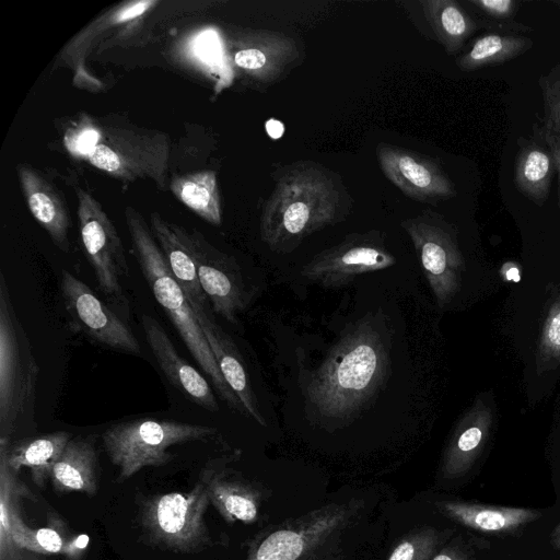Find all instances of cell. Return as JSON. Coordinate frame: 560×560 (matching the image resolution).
I'll use <instances>...</instances> for the list:
<instances>
[{
    "instance_id": "obj_1",
    "label": "cell",
    "mask_w": 560,
    "mask_h": 560,
    "mask_svg": "<svg viewBox=\"0 0 560 560\" xmlns=\"http://www.w3.org/2000/svg\"><path fill=\"white\" fill-rule=\"evenodd\" d=\"M395 502L381 486H345L308 512L254 533L234 560H374Z\"/></svg>"
},
{
    "instance_id": "obj_2",
    "label": "cell",
    "mask_w": 560,
    "mask_h": 560,
    "mask_svg": "<svg viewBox=\"0 0 560 560\" xmlns=\"http://www.w3.org/2000/svg\"><path fill=\"white\" fill-rule=\"evenodd\" d=\"M387 366L381 334L369 323H361L340 339L313 373L306 398L320 416L346 419L378 389Z\"/></svg>"
},
{
    "instance_id": "obj_3",
    "label": "cell",
    "mask_w": 560,
    "mask_h": 560,
    "mask_svg": "<svg viewBox=\"0 0 560 560\" xmlns=\"http://www.w3.org/2000/svg\"><path fill=\"white\" fill-rule=\"evenodd\" d=\"M340 190L331 174L315 162L285 168L267 199L260 219L265 243L273 250H290L310 234L337 219Z\"/></svg>"
},
{
    "instance_id": "obj_4",
    "label": "cell",
    "mask_w": 560,
    "mask_h": 560,
    "mask_svg": "<svg viewBox=\"0 0 560 560\" xmlns=\"http://www.w3.org/2000/svg\"><path fill=\"white\" fill-rule=\"evenodd\" d=\"M125 220L132 254L154 299L167 314L190 354L210 377L219 396L231 408L247 416L243 404L224 381L194 308L172 275L144 218L133 207L128 206L125 208Z\"/></svg>"
},
{
    "instance_id": "obj_5",
    "label": "cell",
    "mask_w": 560,
    "mask_h": 560,
    "mask_svg": "<svg viewBox=\"0 0 560 560\" xmlns=\"http://www.w3.org/2000/svg\"><path fill=\"white\" fill-rule=\"evenodd\" d=\"M38 364L0 271V442L36 427Z\"/></svg>"
},
{
    "instance_id": "obj_6",
    "label": "cell",
    "mask_w": 560,
    "mask_h": 560,
    "mask_svg": "<svg viewBox=\"0 0 560 560\" xmlns=\"http://www.w3.org/2000/svg\"><path fill=\"white\" fill-rule=\"evenodd\" d=\"M218 435L213 427L170 420L137 419L107 428L102 434L104 450L118 468L124 482L144 467H160L173 460L170 447L209 441Z\"/></svg>"
},
{
    "instance_id": "obj_7",
    "label": "cell",
    "mask_w": 560,
    "mask_h": 560,
    "mask_svg": "<svg viewBox=\"0 0 560 560\" xmlns=\"http://www.w3.org/2000/svg\"><path fill=\"white\" fill-rule=\"evenodd\" d=\"M75 195L81 242L98 290L108 305L128 322L131 308L125 284L129 278V266L121 238L107 213L89 191L75 187Z\"/></svg>"
},
{
    "instance_id": "obj_8",
    "label": "cell",
    "mask_w": 560,
    "mask_h": 560,
    "mask_svg": "<svg viewBox=\"0 0 560 560\" xmlns=\"http://www.w3.org/2000/svg\"><path fill=\"white\" fill-rule=\"evenodd\" d=\"M210 504L205 485L198 479L188 492H168L145 499L140 525L148 540L176 553L198 552L212 542L205 514Z\"/></svg>"
},
{
    "instance_id": "obj_9",
    "label": "cell",
    "mask_w": 560,
    "mask_h": 560,
    "mask_svg": "<svg viewBox=\"0 0 560 560\" xmlns=\"http://www.w3.org/2000/svg\"><path fill=\"white\" fill-rule=\"evenodd\" d=\"M88 155L96 168L122 180L145 178L160 189L166 186L170 140L160 131L106 125Z\"/></svg>"
},
{
    "instance_id": "obj_10",
    "label": "cell",
    "mask_w": 560,
    "mask_h": 560,
    "mask_svg": "<svg viewBox=\"0 0 560 560\" xmlns=\"http://www.w3.org/2000/svg\"><path fill=\"white\" fill-rule=\"evenodd\" d=\"M418 253L438 305L444 307L458 291L464 259L450 225L429 209L401 223Z\"/></svg>"
},
{
    "instance_id": "obj_11",
    "label": "cell",
    "mask_w": 560,
    "mask_h": 560,
    "mask_svg": "<svg viewBox=\"0 0 560 560\" xmlns=\"http://www.w3.org/2000/svg\"><path fill=\"white\" fill-rule=\"evenodd\" d=\"M441 516L416 497L395 502L386 533L374 560H431L456 533Z\"/></svg>"
},
{
    "instance_id": "obj_12",
    "label": "cell",
    "mask_w": 560,
    "mask_h": 560,
    "mask_svg": "<svg viewBox=\"0 0 560 560\" xmlns=\"http://www.w3.org/2000/svg\"><path fill=\"white\" fill-rule=\"evenodd\" d=\"M60 293L73 329L104 347L141 354L140 343L127 322L68 270L61 271Z\"/></svg>"
},
{
    "instance_id": "obj_13",
    "label": "cell",
    "mask_w": 560,
    "mask_h": 560,
    "mask_svg": "<svg viewBox=\"0 0 560 560\" xmlns=\"http://www.w3.org/2000/svg\"><path fill=\"white\" fill-rule=\"evenodd\" d=\"M234 455L215 457L206 463L199 474L210 503L229 524L241 522L245 525L264 521L266 527L272 525L267 518L266 504L276 501V490L271 486L252 481L229 467Z\"/></svg>"
},
{
    "instance_id": "obj_14",
    "label": "cell",
    "mask_w": 560,
    "mask_h": 560,
    "mask_svg": "<svg viewBox=\"0 0 560 560\" xmlns=\"http://www.w3.org/2000/svg\"><path fill=\"white\" fill-rule=\"evenodd\" d=\"M396 262L378 232L352 234L316 255L302 269L306 279L328 288L351 282L361 275L386 269Z\"/></svg>"
},
{
    "instance_id": "obj_15",
    "label": "cell",
    "mask_w": 560,
    "mask_h": 560,
    "mask_svg": "<svg viewBox=\"0 0 560 560\" xmlns=\"http://www.w3.org/2000/svg\"><path fill=\"white\" fill-rule=\"evenodd\" d=\"M184 236L212 310L235 324L247 303V293L236 262L211 245L199 231L184 228Z\"/></svg>"
},
{
    "instance_id": "obj_16",
    "label": "cell",
    "mask_w": 560,
    "mask_h": 560,
    "mask_svg": "<svg viewBox=\"0 0 560 560\" xmlns=\"http://www.w3.org/2000/svg\"><path fill=\"white\" fill-rule=\"evenodd\" d=\"M376 156L385 177L415 200L436 203L456 194L447 175L428 156L388 143L377 144Z\"/></svg>"
},
{
    "instance_id": "obj_17",
    "label": "cell",
    "mask_w": 560,
    "mask_h": 560,
    "mask_svg": "<svg viewBox=\"0 0 560 560\" xmlns=\"http://www.w3.org/2000/svg\"><path fill=\"white\" fill-rule=\"evenodd\" d=\"M415 497L451 524L483 534L513 533L541 516L533 509L470 503L432 492H419Z\"/></svg>"
},
{
    "instance_id": "obj_18",
    "label": "cell",
    "mask_w": 560,
    "mask_h": 560,
    "mask_svg": "<svg viewBox=\"0 0 560 560\" xmlns=\"http://www.w3.org/2000/svg\"><path fill=\"white\" fill-rule=\"evenodd\" d=\"M141 324L153 357L173 386L199 407L218 411L219 405L208 381L183 359L160 322L143 314Z\"/></svg>"
},
{
    "instance_id": "obj_19",
    "label": "cell",
    "mask_w": 560,
    "mask_h": 560,
    "mask_svg": "<svg viewBox=\"0 0 560 560\" xmlns=\"http://www.w3.org/2000/svg\"><path fill=\"white\" fill-rule=\"evenodd\" d=\"M21 188L34 219L63 253L70 250L71 218L63 195L28 164L16 166Z\"/></svg>"
},
{
    "instance_id": "obj_20",
    "label": "cell",
    "mask_w": 560,
    "mask_h": 560,
    "mask_svg": "<svg viewBox=\"0 0 560 560\" xmlns=\"http://www.w3.org/2000/svg\"><path fill=\"white\" fill-rule=\"evenodd\" d=\"M299 57L295 42L281 33L258 31L240 42L234 65L257 80H277Z\"/></svg>"
},
{
    "instance_id": "obj_21",
    "label": "cell",
    "mask_w": 560,
    "mask_h": 560,
    "mask_svg": "<svg viewBox=\"0 0 560 560\" xmlns=\"http://www.w3.org/2000/svg\"><path fill=\"white\" fill-rule=\"evenodd\" d=\"M150 229L194 311L207 310L209 301L199 282L196 265L184 236V228L153 211L150 213Z\"/></svg>"
},
{
    "instance_id": "obj_22",
    "label": "cell",
    "mask_w": 560,
    "mask_h": 560,
    "mask_svg": "<svg viewBox=\"0 0 560 560\" xmlns=\"http://www.w3.org/2000/svg\"><path fill=\"white\" fill-rule=\"evenodd\" d=\"M194 312L224 381L243 404L247 416L266 425L235 343L209 316L208 310Z\"/></svg>"
},
{
    "instance_id": "obj_23",
    "label": "cell",
    "mask_w": 560,
    "mask_h": 560,
    "mask_svg": "<svg viewBox=\"0 0 560 560\" xmlns=\"http://www.w3.org/2000/svg\"><path fill=\"white\" fill-rule=\"evenodd\" d=\"M491 422L490 409L481 402L463 418L444 451L439 470L442 480L458 479L470 470L487 441Z\"/></svg>"
},
{
    "instance_id": "obj_24",
    "label": "cell",
    "mask_w": 560,
    "mask_h": 560,
    "mask_svg": "<svg viewBox=\"0 0 560 560\" xmlns=\"http://www.w3.org/2000/svg\"><path fill=\"white\" fill-rule=\"evenodd\" d=\"M59 493L98 490V454L91 438H72L52 467L50 478Z\"/></svg>"
},
{
    "instance_id": "obj_25",
    "label": "cell",
    "mask_w": 560,
    "mask_h": 560,
    "mask_svg": "<svg viewBox=\"0 0 560 560\" xmlns=\"http://www.w3.org/2000/svg\"><path fill=\"white\" fill-rule=\"evenodd\" d=\"M71 439L72 434L68 431L22 438L13 443L0 442V453L16 474L23 467L30 468L33 481L43 487Z\"/></svg>"
},
{
    "instance_id": "obj_26",
    "label": "cell",
    "mask_w": 560,
    "mask_h": 560,
    "mask_svg": "<svg viewBox=\"0 0 560 560\" xmlns=\"http://www.w3.org/2000/svg\"><path fill=\"white\" fill-rule=\"evenodd\" d=\"M15 547L34 553H63L71 560H78L85 549L89 537L68 536L67 526L58 515H49L48 525L43 528L27 526L22 517L16 518L11 529Z\"/></svg>"
},
{
    "instance_id": "obj_27",
    "label": "cell",
    "mask_w": 560,
    "mask_h": 560,
    "mask_svg": "<svg viewBox=\"0 0 560 560\" xmlns=\"http://www.w3.org/2000/svg\"><path fill=\"white\" fill-rule=\"evenodd\" d=\"M170 189L201 219L214 225L221 224L222 210L214 172L202 171L173 176Z\"/></svg>"
},
{
    "instance_id": "obj_28",
    "label": "cell",
    "mask_w": 560,
    "mask_h": 560,
    "mask_svg": "<svg viewBox=\"0 0 560 560\" xmlns=\"http://www.w3.org/2000/svg\"><path fill=\"white\" fill-rule=\"evenodd\" d=\"M423 13L436 38L448 54L457 52L477 24L454 0L421 1Z\"/></svg>"
},
{
    "instance_id": "obj_29",
    "label": "cell",
    "mask_w": 560,
    "mask_h": 560,
    "mask_svg": "<svg viewBox=\"0 0 560 560\" xmlns=\"http://www.w3.org/2000/svg\"><path fill=\"white\" fill-rule=\"evenodd\" d=\"M530 38L512 34H486L471 45L470 49L457 59L463 71H475L487 66L511 60L533 47Z\"/></svg>"
},
{
    "instance_id": "obj_30",
    "label": "cell",
    "mask_w": 560,
    "mask_h": 560,
    "mask_svg": "<svg viewBox=\"0 0 560 560\" xmlns=\"http://www.w3.org/2000/svg\"><path fill=\"white\" fill-rule=\"evenodd\" d=\"M553 166L549 151L536 144H529L517 155L514 172L515 185L523 195L538 206H542L549 192Z\"/></svg>"
},
{
    "instance_id": "obj_31",
    "label": "cell",
    "mask_w": 560,
    "mask_h": 560,
    "mask_svg": "<svg viewBox=\"0 0 560 560\" xmlns=\"http://www.w3.org/2000/svg\"><path fill=\"white\" fill-rule=\"evenodd\" d=\"M30 495L28 488L19 479L0 453V560H7L14 546L11 538L12 524L21 517L20 502Z\"/></svg>"
},
{
    "instance_id": "obj_32",
    "label": "cell",
    "mask_w": 560,
    "mask_h": 560,
    "mask_svg": "<svg viewBox=\"0 0 560 560\" xmlns=\"http://www.w3.org/2000/svg\"><path fill=\"white\" fill-rule=\"evenodd\" d=\"M544 101V128L560 133V63L538 80Z\"/></svg>"
},
{
    "instance_id": "obj_33",
    "label": "cell",
    "mask_w": 560,
    "mask_h": 560,
    "mask_svg": "<svg viewBox=\"0 0 560 560\" xmlns=\"http://www.w3.org/2000/svg\"><path fill=\"white\" fill-rule=\"evenodd\" d=\"M539 350L545 360L560 362V301L556 302L548 313Z\"/></svg>"
},
{
    "instance_id": "obj_34",
    "label": "cell",
    "mask_w": 560,
    "mask_h": 560,
    "mask_svg": "<svg viewBox=\"0 0 560 560\" xmlns=\"http://www.w3.org/2000/svg\"><path fill=\"white\" fill-rule=\"evenodd\" d=\"M100 129L92 126H81L75 130H69L65 142L69 151L88 158L100 140Z\"/></svg>"
},
{
    "instance_id": "obj_35",
    "label": "cell",
    "mask_w": 560,
    "mask_h": 560,
    "mask_svg": "<svg viewBox=\"0 0 560 560\" xmlns=\"http://www.w3.org/2000/svg\"><path fill=\"white\" fill-rule=\"evenodd\" d=\"M431 560H477L467 541L455 533Z\"/></svg>"
},
{
    "instance_id": "obj_36",
    "label": "cell",
    "mask_w": 560,
    "mask_h": 560,
    "mask_svg": "<svg viewBox=\"0 0 560 560\" xmlns=\"http://www.w3.org/2000/svg\"><path fill=\"white\" fill-rule=\"evenodd\" d=\"M470 3L487 16L495 20H509L516 11L513 0H470Z\"/></svg>"
},
{
    "instance_id": "obj_37",
    "label": "cell",
    "mask_w": 560,
    "mask_h": 560,
    "mask_svg": "<svg viewBox=\"0 0 560 560\" xmlns=\"http://www.w3.org/2000/svg\"><path fill=\"white\" fill-rule=\"evenodd\" d=\"M539 133L548 147V151L551 155L555 167L558 171L559 183H560V133L552 132L544 127L539 130ZM559 192H560V184H559ZM559 206H560V194H559Z\"/></svg>"
},
{
    "instance_id": "obj_38",
    "label": "cell",
    "mask_w": 560,
    "mask_h": 560,
    "mask_svg": "<svg viewBox=\"0 0 560 560\" xmlns=\"http://www.w3.org/2000/svg\"><path fill=\"white\" fill-rule=\"evenodd\" d=\"M7 560H43L38 553H34L13 546L8 553Z\"/></svg>"
},
{
    "instance_id": "obj_39",
    "label": "cell",
    "mask_w": 560,
    "mask_h": 560,
    "mask_svg": "<svg viewBox=\"0 0 560 560\" xmlns=\"http://www.w3.org/2000/svg\"><path fill=\"white\" fill-rule=\"evenodd\" d=\"M266 131L272 139H279L284 132V126L280 120L269 119L266 121Z\"/></svg>"
},
{
    "instance_id": "obj_40",
    "label": "cell",
    "mask_w": 560,
    "mask_h": 560,
    "mask_svg": "<svg viewBox=\"0 0 560 560\" xmlns=\"http://www.w3.org/2000/svg\"><path fill=\"white\" fill-rule=\"evenodd\" d=\"M549 542L553 549L560 550V522L550 533Z\"/></svg>"
},
{
    "instance_id": "obj_41",
    "label": "cell",
    "mask_w": 560,
    "mask_h": 560,
    "mask_svg": "<svg viewBox=\"0 0 560 560\" xmlns=\"http://www.w3.org/2000/svg\"><path fill=\"white\" fill-rule=\"evenodd\" d=\"M506 279L508 280H513V281H518L520 280V275H518V269L516 267H510L508 270H506Z\"/></svg>"
}]
</instances>
